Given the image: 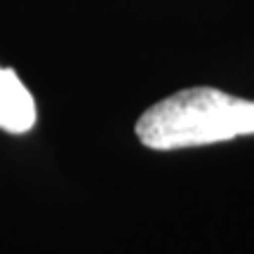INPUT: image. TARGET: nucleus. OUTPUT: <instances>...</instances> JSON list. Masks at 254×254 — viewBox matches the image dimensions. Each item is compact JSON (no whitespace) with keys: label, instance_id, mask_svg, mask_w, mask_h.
Returning a JSON list of instances; mask_svg holds the SVG:
<instances>
[{"label":"nucleus","instance_id":"1","mask_svg":"<svg viewBox=\"0 0 254 254\" xmlns=\"http://www.w3.org/2000/svg\"><path fill=\"white\" fill-rule=\"evenodd\" d=\"M254 134V101L214 87H190L153 104L136 120V136L155 151H174Z\"/></svg>","mask_w":254,"mask_h":254},{"label":"nucleus","instance_id":"2","mask_svg":"<svg viewBox=\"0 0 254 254\" xmlns=\"http://www.w3.org/2000/svg\"><path fill=\"white\" fill-rule=\"evenodd\" d=\"M36 125V101L12 68L0 66V129L24 134Z\"/></svg>","mask_w":254,"mask_h":254}]
</instances>
